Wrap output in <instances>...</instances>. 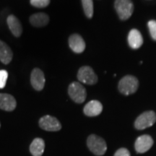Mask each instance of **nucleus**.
Segmentation results:
<instances>
[{
  "mask_svg": "<svg viewBox=\"0 0 156 156\" xmlns=\"http://www.w3.org/2000/svg\"><path fill=\"white\" fill-rule=\"evenodd\" d=\"M87 145L90 151L98 156L103 155L107 151L106 141L95 134H91L87 137Z\"/></svg>",
  "mask_w": 156,
  "mask_h": 156,
  "instance_id": "f257e3e1",
  "label": "nucleus"
},
{
  "mask_svg": "<svg viewBox=\"0 0 156 156\" xmlns=\"http://www.w3.org/2000/svg\"><path fill=\"white\" fill-rule=\"evenodd\" d=\"M139 81L135 77L132 75L125 76L119 83V90L125 95L133 94L137 90Z\"/></svg>",
  "mask_w": 156,
  "mask_h": 156,
  "instance_id": "f03ea898",
  "label": "nucleus"
},
{
  "mask_svg": "<svg viewBox=\"0 0 156 156\" xmlns=\"http://www.w3.org/2000/svg\"><path fill=\"white\" fill-rule=\"evenodd\" d=\"M114 7L119 17L122 20L129 18L134 11V5L131 0H116Z\"/></svg>",
  "mask_w": 156,
  "mask_h": 156,
  "instance_id": "7ed1b4c3",
  "label": "nucleus"
},
{
  "mask_svg": "<svg viewBox=\"0 0 156 156\" xmlns=\"http://www.w3.org/2000/svg\"><path fill=\"white\" fill-rule=\"evenodd\" d=\"M68 93L72 100L77 103H82L85 101L87 97L86 90L77 82H74L69 85Z\"/></svg>",
  "mask_w": 156,
  "mask_h": 156,
  "instance_id": "20e7f679",
  "label": "nucleus"
},
{
  "mask_svg": "<svg viewBox=\"0 0 156 156\" xmlns=\"http://www.w3.org/2000/svg\"><path fill=\"white\" fill-rule=\"evenodd\" d=\"M156 122V114L153 111H148L140 114L134 122V127L138 130L145 129L152 126Z\"/></svg>",
  "mask_w": 156,
  "mask_h": 156,
  "instance_id": "39448f33",
  "label": "nucleus"
},
{
  "mask_svg": "<svg viewBox=\"0 0 156 156\" xmlns=\"http://www.w3.org/2000/svg\"><path fill=\"white\" fill-rule=\"evenodd\" d=\"M77 79L81 83L87 85H94L98 82V77L93 69L88 66H84L79 69Z\"/></svg>",
  "mask_w": 156,
  "mask_h": 156,
  "instance_id": "423d86ee",
  "label": "nucleus"
},
{
  "mask_svg": "<svg viewBox=\"0 0 156 156\" xmlns=\"http://www.w3.org/2000/svg\"><path fill=\"white\" fill-rule=\"evenodd\" d=\"M39 126L43 129L48 132H56L62 129V125L55 117L46 115L39 120Z\"/></svg>",
  "mask_w": 156,
  "mask_h": 156,
  "instance_id": "0eeeda50",
  "label": "nucleus"
},
{
  "mask_svg": "<svg viewBox=\"0 0 156 156\" xmlns=\"http://www.w3.org/2000/svg\"><path fill=\"white\" fill-rule=\"evenodd\" d=\"M153 145V138L147 134H144L137 137L134 144V147L138 153H144L149 151Z\"/></svg>",
  "mask_w": 156,
  "mask_h": 156,
  "instance_id": "6e6552de",
  "label": "nucleus"
},
{
  "mask_svg": "<svg viewBox=\"0 0 156 156\" xmlns=\"http://www.w3.org/2000/svg\"><path fill=\"white\" fill-rule=\"evenodd\" d=\"M44 74L38 68H36L32 71L30 76V83L33 87L36 90H42L45 85Z\"/></svg>",
  "mask_w": 156,
  "mask_h": 156,
  "instance_id": "1a4fd4ad",
  "label": "nucleus"
},
{
  "mask_svg": "<svg viewBox=\"0 0 156 156\" xmlns=\"http://www.w3.org/2000/svg\"><path fill=\"white\" fill-rule=\"evenodd\" d=\"M16 100L12 95L7 93H0V108L7 112H12L16 108Z\"/></svg>",
  "mask_w": 156,
  "mask_h": 156,
  "instance_id": "9d476101",
  "label": "nucleus"
},
{
  "mask_svg": "<svg viewBox=\"0 0 156 156\" xmlns=\"http://www.w3.org/2000/svg\"><path fill=\"white\" fill-rule=\"evenodd\" d=\"M103 111V106L98 101H90L84 107L83 112L87 116H96L101 114Z\"/></svg>",
  "mask_w": 156,
  "mask_h": 156,
  "instance_id": "9b49d317",
  "label": "nucleus"
},
{
  "mask_svg": "<svg viewBox=\"0 0 156 156\" xmlns=\"http://www.w3.org/2000/svg\"><path fill=\"white\" fill-rule=\"evenodd\" d=\"M69 45L71 49L77 54L83 52L85 48V43L83 38L78 34H73L69 37Z\"/></svg>",
  "mask_w": 156,
  "mask_h": 156,
  "instance_id": "f8f14e48",
  "label": "nucleus"
},
{
  "mask_svg": "<svg viewBox=\"0 0 156 156\" xmlns=\"http://www.w3.org/2000/svg\"><path fill=\"white\" fill-rule=\"evenodd\" d=\"M128 43L129 46L133 49H137L143 44V38L139 30L132 29L128 36Z\"/></svg>",
  "mask_w": 156,
  "mask_h": 156,
  "instance_id": "ddd939ff",
  "label": "nucleus"
},
{
  "mask_svg": "<svg viewBox=\"0 0 156 156\" xmlns=\"http://www.w3.org/2000/svg\"><path fill=\"white\" fill-rule=\"evenodd\" d=\"M7 21L9 30H11L12 34L16 37L20 36L23 33V28L19 20L13 15H11L7 17Z\"/></svg>",
  "mask_w": 156,
  "mask_h": 156,
  "instance_id": "4468645a",
  "label": "nucleus"
},
{
  "mask_svg": "<svg viewBox=\"0 0 156 156\" xmlns=\"http://www.w3.org/2000/svg\"><path fill=\"white\" fill-rule=\"evenodd\" d=\"M45 142L41 138H36L30 146V152L33 156H41L44 152Z\"/></svg>",
  "mask_w": 156,
  "mask_h": 156,
  "instance_id": "2eb2a0df",
  "label": "nucleus"
},
{
  "mask_svg": "<svg viewBox=\"0 0 156 156\" xmlns=\"http://www.w3.org/2000/svg\"><path fill=\"white\" fill-rule=\"evenodd\" d=\"M12 51L8 45L0 41V60L3 64H7L12 58Z\"/></svg>",
  "mask_w": 156,
  "mask_h": 156,
  "instance_id": "dca6fc26",
  "label": "nucleus"
},
{
  "mask_svg": "<svg viewBox=\"0 0 156 156\" xmlns=\"http://www.w3.org/2000/svg\"><path fill=\"white\" fill-rule=\"evenodd\" d=\"M49 21V17L45 13H36L30 17V23L35 27H43L46 25Z\"/></svg>",
  "mask_w": 156,
  "mask_h": 156,
  "instance_id": "f3484780",
  "label": "nucleus"
},
{
  "mask_svg": "<svg viewBox=\"0 0 156 156\" xmlns=\"http://www.w3.org/2000/svg\"><path fill=\"white\" fill-rule=\"evenodd\" d=\"M83 7L85 14L88 18L93 17V0H82Z\"/></svg>",
  "mask_w": 156,
  "mask_h": 156,
  "instance_id": "a211bd4d",
  "label": "nucleus"
},
{
  "mask_svg": "<svg viewBox=\"0 0 156 156\" xmlns=\"http://www.w3.org/2000/svg\"><path fill=\"white\" fill-rule=\"evenodd\" d=\"M50 0H30V4L36 7H46L49 5Z\"/></svg>",
  "mask_w": 156,
  "mask_h": 156,
  "instance_id": "6ab92c4d",
  "label": "nucleus"
},
{
  "mask_svg": "<svg viewBox=\"0 0 156 156\" xmlns=\"http://www.w3.org/2000/svg\"><path fill=\"white\" fill-rule=\"evenodd\" d=\"M7 78H8V73L6 70H0V88L1 89L5 87Z\"/></svg>",
  "mask_w": 156,
  "mask_h": 156,
  "instance_id": "aec40b11",
  "label": "nucleus"
},
{
  "mask_svg": "<svg viewBox=\"0 0 156 156\" xmlns=\"http://www.w3.org/2000/svg\"><path fill=\"white\" fill-rule=\"evenodd\" d=\"M148 28H149L150 34L153 39L156 41V21L155 20H150L148 22Z\"/></svg>",
  "mask_w": 156,
  "mask_h": 156,
  "instance_id": "412c9836",
  "label": "nucleus"
},
{
  "mask_svg": "<svg viewBox=\"0 0 156 156\" xmlns=\"http://www.w3.org/2000/svg\"><path fill=\"white\" fill-rule=\"evenodd\" d=\"M114 156H130V153L126 148H120L115 153Z\"/></svg>",
  "mask_w": 156,
  "mask_h": 156,
  "instance_id": "4be33fe9",
  "label": "nucleus"
},
{
  "mask_svg": "<svg viewBox=\"0 0 156 156\" xmlns=\"http://www.w3.org/2000/svg\"><path fill=\"white\" fill-rule=\"evenodd\" d=\"M0 126H1V124H0Z\"/></svg>",
  "mask_w": 156,
  "mask_h": 156,
  "instance_id": "5701e85b",
  "label": "nucleus"
}]
</instances>
